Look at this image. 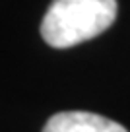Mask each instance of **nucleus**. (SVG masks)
I'll list each match as a JSON object with an SVG mask.
<instances>
[{"instance_id": "nucleus-1", "label": "nucleus", "mask_w": 130, "mask_h": 132, "mask_svg": "<svg viewBox=\"0 0 130 132\" xmlns=\"http://www.w3.org/2000/svg\"><path fill=\"white\" fill-rule=\"evenodd\" d=\"M117 18V0H53L41 35L54 49H68L101 35Z\"/></svg>"}, {"instance_id": "nucleus-2", "label": "nucleus", "mask_w": 130, "mask_h": 132, "mask_svg": "<svg viewBox=\"0 0 130 132\" xmlns=\"http://www.w3.org/2000/svg\"><path fill=\"white\" fill-rule=\"evenodd\" d=\"M43 132H128L122 124L87 111L56 113L47 120Z\"/></svg>"}]
</instances>
